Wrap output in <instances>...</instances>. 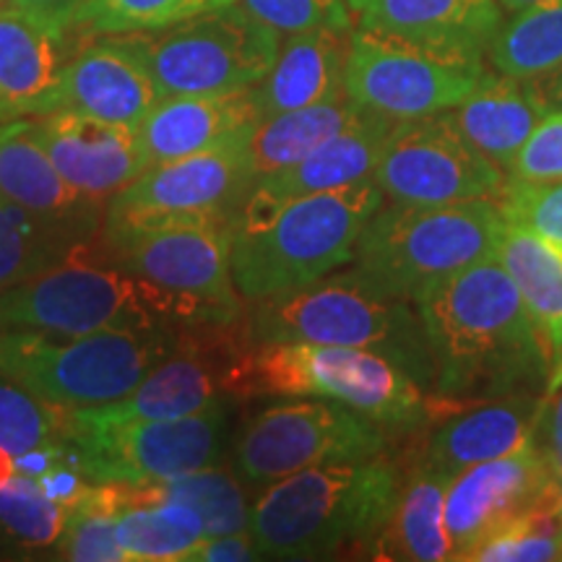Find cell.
<instances>
[{
    "label": "cell",
    "mask_w": 562,
    "mask_h": 562,
    "mask_svg": "<svg viewBox=\"0 0 562 562\" xmlns=\"http://www.w3.org/2000/svg\"><path fill=\"white\" fill-rule=\"evenodd\" d=\"M414 305L435 360L432 398L472 404L547 391L544 344L497 256L435 281Z\"/></svg>",
    "instance_id": "6da1fadb"
},
{
    "label": "cell",
    "mask_w": 562,
    "mask_h": 562,
    "mask_svg": "<svg viewBox=\"0 0 562 562\" xmlns=\"http://www.w3.org/2000/svg\"><path fill=\"white\" fill-rule=\"evenodd\" d=\"M385 195L368 178L284 201H245L232 227V281L258 302L302 290L351 263L362 229Z\"/></svg>",
    "instance_id": "7a4b0ae2"
},
{
    "label": "cell",
    "mask_w": 562,
    "mask_h": 562,
    "mask_svg": "<svg viewBox=\"0 0 562 562\" xmlns=\"http://www.w3.org/2000/svg\"><path fill=\"white\" fill-rule=\"evenodd\" d=\"M404 469L389 456L328 463L266 484L250 508L261 558L323 560L362 550L383 529L402 490Z\"/></svg>",
    "instance_id": "3957f363"
},
{
    "label": "cell",
    "mask_w": 562,
    "mask_h": 562,
    "mask_svg": "<svg viewBox=\"0 0 562 562\" xmlns=\"http://www.w3.org/2000/svg\"><path fill=\"white\" fill-rule=\"evenodd\" d=\"M248 344H336L383 355L430 396L435 360L412 300L378 292L349 266L302 290L252 302Z\"/></svg>",
    "instance_id": "277c9868"
},
{
    "label": "cell",
    "mask_w": 562,
    "mask_h": 562,
    "mask_svg": "<svg viewBox=\"0 0 562 562\" xmlns=\"http://www.w3.org/2000/svg\"><path fill=\"white\" fill-rule=\"evenodd\" d=\"M227 396H313L368 414L385 432L430 422V396L383 355L336 344H245L224 381Z\"/></svg>",
    "instance_id": "5b68a950"
},
{
    "label": "cell",
    "mask_w": 562,
    "mask_h": 562,
    "mask_svg": "<svg viewBox=\"0 0 562 562\" xmlns=\"http://www.w3.org/2000/svg\"><path fill=\"white\" fill-rule=\"evenodd\" d=\"M180 328H104L63 336L0 334V372L55 409H91L123 398L180 347Z\"/></svg>",
    "instance_id": "8992f818"
},
{
    "label": "cell",
    "mask_w": 562,
    "mask_h": 562,
    "mask_svg": "<svg viewBox=\"0 0 562 562\" xmlns=\"http://www.w3.org/2000/svg\"><path fill=\"white\" fill-rule=\"evenodd\" d=\"M501 229L492 199L446 206L391 201L362 229L349 269L378 292L414 302L435 281L497 256Z\"/></svg>",
    "instance_id": "52a82bcc"
},
{
    "label": "cell",
    "mask_w": 562,
    "mask_h": 562,
    "mask_svg": "<svg viewBox=\"0 0 562 562\" xmlns=\"http://www.w3.org/2000/svg\"><path fill=\"white\" fill-rule=\"evenodd\" d=\"M154 326L180 328L170 300L110 261L94 240L37 277L0 290V334L81 336Z\"/></svg>",
    "instance_id": "ba28073f"
},
{
    "label": "cell",
    "mask_w": 562,
    "mask_h": 562,
    "mask_svg": "<svg viewBox=\"0 0 562 562\" xmlns=\"http://www.w3.org/2000/svg\"><path fill=\"white\" fill-rule=\"evenodd\" d=\"M227 222H175L102 235L110 261L170 300L180 328H229L243 323L232 281Z\"/></svg>",
    "instance_id": "9c48e42d"
},
{
    "label": "cell",
    "mask_w": 562,
    "mask_h": 562,
    "mask_svg": "<svg viewBox=\"0 0 562 562\" xmlns=\"http://www.w3.org/2000/svg\"><path fill=\"white\" fill-rule=\"evenodd\" d=\"M484 74V53L355 24L344 91L372 115L417 121L453 110L480 87Z\"/></svg>",
    "instance_id": "30bf717a"
},
{
    "label": "cell",
    "mask_w": 562,
    "mask_h": 562,
    "mask_svg": "<svg viewBox=\"0 0 562 562\" xmlns=\"http://www.w3.org/2000/svg\"><path fill=\"white\" fill-rule=\"evenodd\" d=\"M227 425L224 398L178 419L104 422L83 409H63L60 440L68 446V463L89 482L144 484L220 461Z\"/></svg>",
    "instance_id": "8fae6325"
},
{
    "label": "cell",
    "mask_w": 562,
    "mask_h": 562,
    "mask_svg": "<svg viewBox=\"0 0 562 562\" xmlns=\"http://www.w3.org/2000/svg\"><path fill=\"white\" fill-rule=\"evenodd\" d=\"M123 37L151 74L159 100L256 87L271 70L281 47V34L237 0L165 30Z\"/></svg>",
    "instance_id": "7c38bea8"
},
{
    "label": "cell",
    "mask_w": 562,
    "mask_h": 562,
    "mask_svg": "<svg viewBox=\"0 0 562 562\" xmlns=\"http://www.w3.org/2000/svg\"><path fill=\"white\" fill-rule=\"evenodd\" d=\"M389 432L368 414L328 398L271 404L245 422L232 451L243 484L266 487L284 476L328 463L364 461L385 453Z\"/></svg>",
    "instance_id": "4fadbf2b"
},
{
    "label": "cell",
    "mask_w": 562,
    "mask_h": 562,
    "mask_svg": "<svg viewBox=\"0 0 562 562\" xmlns=\"http://www.w3.org/2000/svg\"><path fill=\"white\" fill-rule=\"evenodd\" d=\"M252 186L245 144L149 167L104 203L102 235L175 222L235 224Z\"/></svg>",
    "instance_id": "5bb4252c"
},
{
    "label": "cell",
    "mask_w": 562,
    "mask_h": 562,
    "mask_svg": "<svg viewBox=\"0 0 562 562\" xmlns=\"http://www.w3.org/2000/svg\"><path fill=\"white\" fill-rule=\"evenodd\" d=\"M372 180L385 201L446 206L503 193L505 175L456 131L446 112L398 121L385 140Z\"/></svg>",
    "instance_id": "9a60e30c"
},
{
    "label": "cell",
    "mask_w": 562,
    "mask_h": 562,
    "mask_svg": "<svg viewBox=\"0 0 562 562\" xmlns=\"http://www.w3.org/2000/svg\"><path fill=\"white\" fill-rule=\"evenodd\" d=\"M554 490V463L533 442L521 451L463 469L446 492V529L453 560H472L482 544L516 524Z\"/></svg>",
    "instance_id": "2e32d148"
},
{
    "label": "cell",
    "mask_w": 562,
    "mask_h": 562,
    "mask_svg": "<svg viewBox=\"0 0 562 562\" xmlns=\"http://www.w3.org/2000/svg\"><path fill=\"white\" fill-rule=\"evenodd\" d=\"M157 102L159 91L131 42L123 34H102L66 60L40 115L68 110L136 128Z\"/></svg>",
    "instance_id": "e0dca14e"
},
{
    "label": "cell",
    "mask_w": 562,
    "mask_h": 562,
    "mask_svg": "<svg viewBox=\"0 0 562 562\" xmlns=\"http://www.w3.org/2000/svg\"><path fill=\"white\" fill-rule=\"evenodd\" d=\"M0 199L83 243L97 240L102 232L104 203L63 178L37 138L34 117L0 123Z\"/></svg>",
    "instance_id": "ac0fdd59"
},
{
    "label": "cell",
    "mask_w": 562,
    "mask_h": 562,
    "mask_svg": "<svg viewBox=\"0 0 562 562\" xmlns=\"http://www.w3.org/2000/svg\"><path fill=\"white\" fill-rule=\"evenodd\" d=\"M32 117L37 138L50 154L53 165L76 191L89 199L108 203L146 170L136 128L68 110Z\"/></svg>",
    "instance_id": "d6986e66"
},
{
    "label": "cell",
    "mask_w": 562,
    "mask_h": 562,
    "mask_svg": "<svg viewBox=\"0 0 562 562\" xmlns=\"http://www.w3.org/2000/svg\"><path fill=\"white\" fill-rule=\"evenodd\" d=\"M261 121L252 87L227 94L161 97L136 125L146 170L195 154L248 144Z\"/></svg>",
    "instance_id": "ffe728a7"
},
{
    "label": "cell",
    "mask_w": 562,
    "mask_h": 562,
    "mask_svg": "<svg viewBox=\"0 0 562 562\" xmlns=\"http://www.w3.org/2000/svg\"><path fill=\"white\" fill-rule=\"evenodd\" d=\"M544 393H513L490 402L451 404L432 412V432L422 446V461L453 480L463 469L501 459L533 442Z\"/></svg>",
    "instance_id": "44dd1931"
},
{
    "label": "cell",
    "mask_w": 562,
    "mask_h": 562,
    "mask_svg": "<svg viewBox=\"0 0 562 562\" xmlns=\"http://www.w3.org/2000/svg\"><path fill=\"white\" fill-rule=\"evenodd\" d=\"M349 34L341 30H313L290 34L263 81L252 87L261 117L339 100Z\"/></svg>",
    "instance_id": "7402d4cb"
},
{
    "label": "cell",
    "mask_w": 562,
    "mask_h": 562,
    "mask_svg": "<svg viewBox=\"0 0 562 562\" xmlns=\"http://www.w3.org/2000/svg\"><path fill=\"white\" fill-rule=\"evenodd\" d=\"M347 5L357 26L474 53H487L503 26L497 0H347Z\"/></svg>",
    "instance_id": "603a6c76"
},
{
    "label": "cell",
    "mask_w": 562,
    "mask_h": 562,
    "mask_svg": "<svg viewBox=\"0 0 562 562\" xmlns=\"http://www.w3.org/2000/svg\"><path fill=\"white\" fill-rule=\"evenodd\" d=\"M393 125L396 121L364 112L360 121L336 133L297 165L258 180L250 195L261 201H284L294 195L334 191V188L368 180L381 161Z\"/></svg>",
    "instance_id": "cb8c5ba5"
},
{
    "label": "cell",
    "mask_w": 562,
    "mask_h": 562,
    "mask_svg": "<svg viewBox=\"0 0 562 562\" xmlns=\"http://www.w3.org/2000/svg\"><path fill=\"white\" fill-rule=\"evenodd\" d=\"M547 112L531 81L487 70L480 87L446 115L476 151L508 172Z\"/></svg>",
    "instance_id": "d4e9b609"
},
{
    "label": "cell",
    "mask_w": 562,
    "mask_h": 562,
    "mask_svg": "<svg viewBox=\"0 0 562 562\" xmlns=\"http://www.w3.org/2000/svg\"><path fill=\"white\" fill-rule=\"evenodd\" d=\"M451 476L432 469L417 456L404 469L402 490L391 518L364 552L372 560H453V544L446 529V492Z\"/></svg>",
    "instance_id": "484cf974"
},
{
    "label": "cell",
    "mask_w": 562,
    "mask_h": 562,
    "mask_svg": "<svg viewBox=\"0 0 562 562\" xmlns=\"http://www.w3.org/2000/svg\"><path fill=\"white\" fill-rule=\"evenodd\" d=\"M68 58V34L47 30L9 3L0 5V123L40 115Z\"/></svg>",
    "instance_id": "4316f807"
},
{
    "label": "cell",
    "mask_w": 562,
    "mask_h": 562,
    "mask_svg": "<svg viewBox=\"0 0 562 562\" xmlns=\"http://www.w3.org/2000/svg\"><path fill=\"white\" fill-rule=\"evenodd\" d=\"M497 261L521 294L552 372L562 364V250L544 237L503 220Z\"/></svg>",
    "instance_id": "83f0119b"
},
{
    "label": "cell",
    "mask_w": 562,
    "mask_h": 562,
    "mask_svg": "<svg viewBox=\"0 0 562 562\" xmlns=\"http://www.w3.org/2000/svg\"><path fill=\"white\" fill-rule=\"evenodd\" d=\"M362 115L364 110L357 108L344 91L339 100L261 117L245 144V157L250 161L256 182L284 167L297 165L336 133L360 121Z\"/></svg>",
    "instance_id": "f1b7e54d"
},
{
    "label": "cell",
    "mask_w": 562,
    "mask_h": 562,
    "mask_svg": "<svg viewBox=\"0 0 562 562\" xmlns=\"http://www.w3.org/2000/svg\"><path fill=\"white\" fill-rule=\"evenodd\" d=\"M123 501L125 508L165 501L188 505L201 516L209 537L250 529V505L245 501L243 480L216 463L170 480L123 484Z\"/></svg>",
    "instance_id": "f546056e"
},
{
    "label": "cell",
    "mask_w": 562,
    "mask_h": 562,
    "mask_svg": "<svg viewBox=\"0 0 562 562\" xmlns=\"http://www.w3.org/2000/svg\"><path fill=\"white\" fill-rule=\"evenodd\" d=\"M495 74L513 79H542L562 66V0H537L503 21L487 47Z\"/></svg>",
    "instance_id": "4dcf8cb0"
},
{
    "label": "cell",
    "mask_w": 562,
    "mask_h": 562,
    "mask_svg": "<svg viewBox=\"0 0 562 562\" xmlns=\"http://www.w3.org/2000/svg\"><path fill=\"white\" fill-rule=\"evenodd\" d=\"M115 537L128 562H175L193 560L209 533L193 508L165 501L117 513Z\"/></svg>",
    "instance_id": "1f68e13d"
},
{
    "label": "cell",
    "mask_w": 562,
    "mask_h": 562,
    "mask_svg": "<svg viewBox=\"0 0 562 562\" xmlns=\"http://www.w3.org/2000/svg\"><path fill=\"white\" fill-rule=\"evenodd\" d=\"M83 245L87 243L70 232L53 227L0 199V290L58 266Z\"/></svg>",
    "instance_id": "d6a6232c"
},
{
    "label": "cell",
    "mask_w": 562,
    "mask_h": 562,
    "mask_svg": "<svg viewBox=\"0 0 562 562\" xmlns=\"http://www.w3.org/2000/svg\"><path fill=\"white\" fill-rule=\"evenodd\" d=\"M125 510L123 484L91 482L87 495L68 508L66 529L58 539L63 560L128 562L115 537V518Z\"/></svg>",
    "instance_id": "836d02e7"
},
{
    "label": "cell",
    "mask_w": 562,
    "mask_h": 562,
    "mask_svg": "<svg viewBox=\"0 0 562 562\" xmlns=\"http://www.w3.org/2000/svg\"><path fill=\"white\" fill-rule=\"evenodd\" d=\"M235 0H83L76 32L102 34L157 32Z\"/></svg>",
    "instance_id": "e575fe53"
},
{
    "label": "cell",
    "mask_w": 562,
    "mask_h": 562,
    "mask_svg": "<svg viewBox=\"0 0 562 562\" xmlns=\"http://www.w3.org/2000/svg\"><path fill=\"white\" fill-rule=\"evenodd\" d=\"M562 558V513L558 490L526 516L474 552L476 562H537Z\"/></svg>",
    "instance_id": "d590c367"
},
{
    "label": "cell",
    "mask_w": 562,
    "mask_h": 562,
    "mask_svg": "<svg viewBox=\"0 0 562 562\" xmlns=\"http://www.w3.org/2000/svg\"><path fill=\"white\" fill-rule=\"evenodd\" d=\"M68 508L53 503L37 480L16 474L0 487V526L30 547L58 544Z\"/></svg>",
    "instance_id": "8d00e7d4"
},
{
    "label": "cell",
    "mask_w": 562,
    "mask_h": 562,
    "mask_svg": "<svg viewBox=\"0 0 562 562\" xmlns=\"http://www.w3.org/2000/svg\"><path fill=\"white\" fill-rule=\"evenodd\" d=\"M60 412L0 372V448L21 453L60 440Z\"/></svg>",
    "instance_id": "74e56055"
},
{
    "label": "cell",
    "mask_w": 562,
    "mask_h": 562,
    "mask_svg": "<svg viewBox=\"0 0 562 562\" xmlns=\"http://www.w3.org/2000/svg\"><path fill=\"white\" fill-rule=\"evenodd\" d=\"M497 206L505 222L544 237L562 250V180L560 182H524L505 180Z\"/></svg>",
    "instance_id": "f35d334b"
},
{
    "label": "cell",
    "mask_w": 562,
    "mask_h": 562,
    "mask_svg": "<svg viewBox=\"0 0 562 562\" xmlns=\"http://www.w3.org/2000/svg\"><path fill=\"white\" fill-rule=\"evenodd\" d=\"M237 3L286 37L313 30H355V16L347 0H237Z\"/></svg>",
    "instance_id": "ab89813d"
},
{
    "label": "cell",
    "mask_w": 562,
    "mask_h": 562,
    "mask_svg": "<svg viewBox=\"0 0 562 562\" xmlns=\"http://www.w3.org/2000/svg\"><path fill=\"white\" fill-rule=\"evenodd\" d=\"M510 180L560 182L562 180V112L550 110L508 167Z\"/></svg>",
    "instance_id": "60d3db41"
},
{
    "label": "cell",
    "mask_w": 562,
    "mask_h": 562,
    "mask_svg": "<svg viewBox=\"0 0 562 562\" xmlns=\"http://www.w3.org/2000/svg\"><path fill=\"white\" fill-rule=\"evenodd\" d=\"M533 446L558 469V461L562 459V378L547 385L537 427H533Z\"/></svg>",
    "instance_id": "b9f144b4"
},
{
    "label": "cell",
    "mask_w": 562,
    "mask_h": 562,
    "mask_svg": "<svg viewBox=\"0 0 562 562\" xmlns=\"http://www.w3.org/2000/svg\"><path fill=\"white\" fill-rule=\"evenodd\" d=\"M13 9L58 34L76 32L83 0H5Z\"/></svg>",
    "instance_id": "7bdbcfd3"
},
{
    "label": "cell",
    "mask_w": 562,
    "mask_h": 562,
    "mask_svg": "<svg viewBox=\"0 0 562 562\" xmlns=\"http://www.w3.org/2000/svg\"><path fill=\"white\" fill-rule=\"evenodd\" d=\"M37 484L53 503L63 505V508H74L91 487L87 474L68 461H63L58 467H53L50 472L37 476Z\"/></svg>",
    "instance_id": "ee69618b"
},
{
    "label": "cell",
    "mask_w": 562,
    "mask_h": 562,
    "mask_svg": "<svg viewBox=\"0 0 562 562\" xmlns=\"http://www.w3.org/2000/svg\"><path fill=\"white\" fill-rule=\"evenodd\" d=\"M199 562H245V560H261L256 539L248 531L220 533V537H209L195 558Z\"/></svg>",
    "instance_id": "f6af8a7d"
},
{
    "label": "cell",
    "mask_w": 562,
    "mask_h": 562,
    "mask_svg": "<svg viewBox=\"0 0 562 562\" xmlns=\"http://www.w3.org/2000/svg\"><path fill=\"white\" fill-rule=\"evenodd\" d=\"M537 94L542 97L547 110H560L562 112V66L552 74L542 76V79H531Z\"/></svg>",
    "instance_id": "bcb514c9"
},
{
    "label": "cell",
    "mask_w": 562,
    "mask_h": 562,
    "mask_svg": "<svg viewBox=\"0 0 562 562\" xmlns=\"http://www.w3.org/2000/svg\"><path fill=\"white\" fill-rule=\"evenodd\" d=\"M13 476H16V461H13V453L0 448V487L9 484Z\"/></svg>",
    "instance_id": "7dc6e473"
},
{
    "label": "cell",
    "mask_w": 562,
    "mask_h": 562,
    "mask_svg": "<svg viewBox=\"0 0 562 562\" xmlns=\"http://www.w3.org/2000/svg\"><path fill=\"white\" fill-rule=\"evenodd\" d=\"M497 3H501L505 11H513V13H516V11L529 9V5H531V3H537V0H497Z\"/></svg>",
    "instance_id": "c3c4849f"
},
{
    "label": "cell",
    "mask_w": 562,
    "mask_h": 562,
    "mask_svg": "<svg viewBox=\"0 0 562 562\" xmlns=\"http://www.w3.org/2000/svg\"><path fill=\"white\" fill-rule=\"evenodd\" d=\"M554 474H558V495H560V513H562V459L558 461V469H554Z\"/></svg>",
    "instance_id": "681fc988"
},
{
    "label": "cell",
    "mask_w": 562,
    "mask_h": 562,
    "mask_svg": "<svg viewBox=\"0 0 562 562\" xmlns=\"http://www.w3.org/2000/svg\"><path fill=\"white\" fill-rule=\"evenodd\" d=\"M5 3V0H0V5H3Z\"/></svg>",
    "instance_id": "f907efd6"
},
{
    "label": "cell",
    "mask_w": 562,
    "mask_h": 562,
    "mask_svg": "<svg viewBox=\"0 0 562 562\" xmlns=\"http://www.w3.org/2000/svg\"><path fill=\"white\" fill-rule=\"evenodd\" d=\"M558 370H562V364H560V368ZM558 370H554V372H558Z\"/></svg>",
    "instance_id": "816d5d0a"
}]
</instances>
